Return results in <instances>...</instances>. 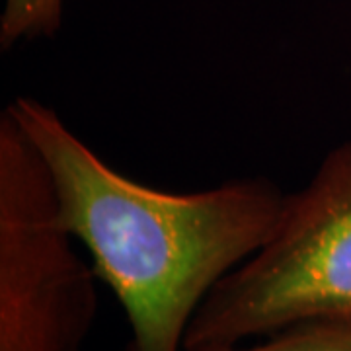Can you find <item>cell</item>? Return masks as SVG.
Returning a JSON list of instances; mask_svg holds the SVG:
<instances>
[{"label": "cell", "instance_id": "obj_1", "mask_svg": "<svg viewBox=\"0 0 351 351\" xmlns=\"http://www.w3.org/2000/svg\"><path fill=\"white\" fill-rule=\"evenodd\" d=\"M6 110L47 166L61 223L125 311V351H184L203 301L269 240L287 193L262 176L188 193L151 188L112 168L47 104L18 96Z\"/></svg>", "mask_w": 351, "mask_h": 351}, {"label": "cell", "instance_id": "obj_2", "mask_svg": "<svg viewBox=\"0 0 351 351\" xmlns=\"http://www.w3.org/2000/svg\"><path fill=\"white\" fill-rule=\"evenodd\" d=\"M334 316H351V138L285 195L274 234L209 293L184 351L232 348Z\"/></svg>", "mask_w": 351, "mask_h": 351}, {"label": "cell", "instance_id": "obj_3", "mask_svg": "<svg viewBox=\"0 0 351 351\" xmlns=\"http://www.w3.org/2000/svg\"><path fill=\"white\" fill-rule=\"evenodd\" d=\"M59 217L47 166L0 113V351H80L98 313L96 271Z\"/></svg>", "mask_w": 351, "mask_h": 351}, {"label": "cell", "instance_id": "obj_4", "mask_svg": "<svg viewBox=\"0 0 351 351\" xmlns=\"http://www.w3.org/2000/svg\"><path fill=\"white\" fill-rule=\"evenodd\" d=\"M211 351H351V316L313 318L254 343Z\"/></svg>", "mask_w": 351, "mask_h": 351}, {"label": "cell", "instance_id": "obj_5", "mask_svg": "<svg viewBox=\"0 0 351 351\" xmlns=\"http://www.w3.org/2000/svg\"><path fill=\"white\" fill-rule=\"evenodd\" d=\"M63 0H4L0 16V47L53 38L61 25Z\"/></svg>", "mask_w": 351, "mask_h": 351}]
</instances>
